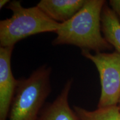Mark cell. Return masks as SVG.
Listing matches in <instances>:
<instances>
[{
	"label": "cell",
	"mask_w": 120,
	"mask_h": 120,
	"mask_svg": "<svg viewBox=\"0 0 120 120\" xmlns=\"http://www.w3.org/2000/svg\"><path fill=\"white\" fill-rule=\"evenodd\" d=\"M106 2L104 0H86L74 16L60 23L52 45H73L81 51L95 53L112 50L113 47L105 40L101 30V13Z\"/></svg>",
	"instance_id": "obj_1"
},
{
	"label": "cell",
	"mask_w": 120,
	"mask_h": 120,
	"mask_svg": "<svg viewBox=\"0 0 120 120\" xmlns=\"http://www.w3.org/2000/svg\"><path fill=\"white\" fill-rule=\"evenodd\" d=\"M51 72V67L44 64L34 70L29 77L17 79L8 120H38L52 91Z\"/></svg>",
	"instance_id": "obj_2"
},
{
	"label": "cell",
	"mask_w": 120,
	"mask_h": 120,
	"mask_svg": "<svg viewBox=\"0 0 120 120\" xmlns=\"http://www.w3.org/2000/svg\"><path fill=\"white\" fill-rule=\"evenodd\" d=\"M6 8L12 11L9 19L0 21V47H15L24 38L45 32H56L60 23L50 19L38 7H23L20 1H10Z\"/></svg>",
	"instance_id": "obj_3"
},
{
	"label": "cell",
	"mask_w": 120,
	"mask_h": 120,
	"mask_svg": "<svg viewBox=\"0 0 120 120\" xmlns=\"http://www.w3.org/2000/svg\"><path fill=\"white\" fill-rule=\"evenodd\" d=\"M81 55L94 63L99 73L101 94L97 108L117 106L120 97V53L97 52L86 50Z\"/></svg>",
	"instance_id": "obj_4"
},
{
	"label": "cell",
	"mask_w": 120,
	"mask_h": 120,
	"mask_svg": "<svg viewBox=\"0 0 120 120\" xmlns=\"http://www.w3.org/2000/svg\"><path fill=\"white\" fill-rule=\"evenodd\" d=\"M14 47H0V120H7L18 79L13 76L11 57Z\"/></svg>",
	"instance_id": "obj_5"
},
{
	"label": "cell",
	"mask_w": 120,
	"mask_h": 120,
	"mask_svg": "<svg viewBox=\"0 0 120 120\" xmlns=\"http://www.w3.org/2000/svg\"><path fill=\"white\" fill-rule=\"evenodd\" d=\"M73 79L66 82L62 91L52 102L46 103L38 120H81L73 109L70 107L68 97Z\"/></svg>",
	"instance_id": "obj_6"
},
{
	"label": "cell",
	"mask_w": 120,
	"mask_h": 120,
	"mask_svg": "<svg viewBox=\"0 0 120 120\" xmlns=\"http://www.w3.org/2000/svg\"><path fill=\"white\" fill-rule=\"evenodd\" d=\"M86 0H41L37 4L45 14L58 23L68 21L79 12Z\"/></svg>",
	"instance_id": "obj_7"
},
{
	"label": "cell",
	"mask_w": 120,
	"mask_h": 120,
	"mask_svg": "<svg viewBox=\"0 0 120 120\" xmlns=\"http://www.w3.org/2000/svg\"><path fill=\"white\" fill-rule=\"evenodd\" d=\"M101 30L105 40L120 53V23L107 2L102 11Z\"/></svg>",
	"instance_id": "obj_8"
},
{
	"label": "cell",
	"mask_w": 120,
	"mask_h": 120,
	"mask_svg": "<svg viewBox=\"0 0 120 120\" xmlns=\"http://www.w3.org/2000/svg\"><path fill=\"white\" fill-rule=\"evenodd\" d=\"M73 109L81 120H120V111L117 105L97 108L93 111L77 106H73Z\"/></svg>",
	"instance_id": "obj_9"
},
{
	"label": "cell",
	"mask_w": 120,
	"mask_h": 120,
	"mask_svg": "<svg viewBox=\"0 0 120 120\" xmlns=\"http://www.w3.org/2000/svg\"><path fill=\"white\" fill-rule=\"evenodd\" d=\"M109 5L115 13L120 23V0H109Z\"/></svg>",
	"instance_id": "obj_10"
},
{
	"label": "cell",
	"mask_w": 120,
	"mask_h": 120,
	"mask_svg": "<svg viewBox=\"0 0 120 120\" xmlns=\"http://www.w3.org/2000/svg\"><path fill=\"white\" fill-rule=\"evenodd\" d=\"M10 2L8 0H1L0 1V9H2L4 6H5L7 4Z\"/></svg>",
	"instance_id": "obj_11"
},
{
	"label": "cell",
	"mask_w": 120,
	"mask_h": 120,
	"mask_svg": "<svg viewBox=\"0 0 120 120\" xmlns=\"http://www.w3.org/2000/svg\"><path fill=\"white\" fill-rule=\"evenodd\" d=\"M117 106H118V107H119V109H120V99H119V101H118V103Z\"/></svg>",
	"instance_id": "obj_12"
}]
</instances>
